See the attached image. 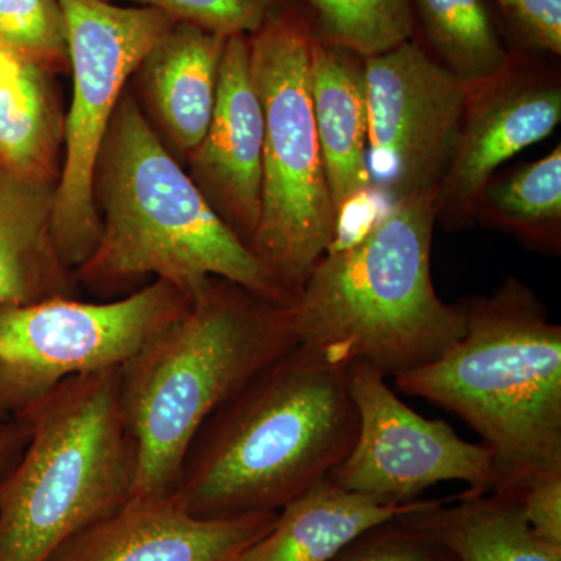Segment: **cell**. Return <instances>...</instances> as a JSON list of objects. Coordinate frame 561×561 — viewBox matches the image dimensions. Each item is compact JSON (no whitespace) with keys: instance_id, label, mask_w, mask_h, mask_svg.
<instances>
[{"instance_id":"1","label":"cell","mask_w":561,"mask_h":561,"mask_svg":"<svg viewBox=\"0 0 561 561\" xmlns=\"http://www.w3.org/2000/svg\"><path fill=\"white\" fill-rule=\"evenodd\" d=\"M357 431L345 365L294 346L202 424L172 496L202 519L279 512L331 474Z\"/></svg>"},{"instance_id":"2","label":"cell","mask_w":561,"mask_h":561,"mask_svg":"<svg viewBox=\"0 0 561 561\" xmlns=\"http://www.w3.org/2000/svg\"><path fill=\"white\" fill-rule=\"evenodd\" d=\"M437 192L390 209L356 241L332 245L287 306L297 345L332 364L364 360L398 378L437 360L467 328L431 273Z\"/></svg>"},{"instance_id":"3","label":"cell","mask_w":561,"mask_h":561,"mask_svg":"<svg viewBox=\"0 0 561 561\" xmlns=\"http://www.w3.org/2000/svg\"><path fill=\"white\" fill-rule=\"evenodd\" d=\"M101 239L76 273L90 286L154 275L194 297L209 278L279 306L286 294L176 164L138 103L122 95L98 169Z\"/></svg>"},{"instance_id":"4","label":"cell","mask_w":561,"mask_h":561,"mask_svg":"<svg viewBox=\"0 0 561 561\" xmlns=\"http://www.w3.org/2000/svg\"><path fill=\"white\" fill-rule=\"evenodd\" d=\"M297 346L287 306L209 278L186 311L121 365V401L138 446L135 496L175 490L202 424Z\"/></svg>"},{"instance_id":"5","label":"cell","mask_w":561,"mask_h":561,"mask_svg":"<svg viewBox=\"0 0 561 561\" xmlns=\"http://www.w3.org/2000/svg\"><path fill=\"white\" fill-rule=\"evenodd\" d=\"M465 313L459 341L394 386L467 421L493 456V491H519L540 472L561 470V328L513 278Z\"/></svg>"},{"instance_id":"6","label":"cell","mask_w":561,"mask_h":561,"mask_svg":"<svg viewBox=\"0 0 561 561\" xmlns=\"http://www.w3.org/2000/svg\"><path fill=\"white\" fill-rule=\"evenodd\" d=\"M24 415L31 442L0 486V561H44L135 496L121 367L72 376Z\"/></svg>"},{"instance_id":"7","label":"cell","mask_w":561,"mask_h":561,"mask_svg":"<svg viewBox=\"0 0 561 561\" xmlns=\"http://www.w3.org/2000/svg\"><path fill=\"white\" fill-rule=\"evenodd\" d=\"M312 38V21L294 9L280 10L250 36L264 146L260 220L249 247L291 301L335 245L342 221L313 119Z\"/></svg>"},{"instance_id":"8","label":"cell","mask_w":561,"mask_h":561,"mask_svg":"<svg viewBox=\"0 0 561 561\" xmlns=\"http://www.w3.org/2000/svg\"><path fill=\"white\" fill-rule=\"evenodd\" d=\"M72 68L66 158L51 203L50 232L62 264L77 271L101 239L94 181L99 154L124 88L151 47L175 24L150 7L58 0Z\"/></svg>"},{"instance_id":"9","label":"cell","mask_w":561,"mask_h":561,"mask_svg":"<svg viewBox=\"0 0 561 561\" xmlns=\"http://www.w3.org/2000/svg\"><path fill=\"white\" fill-rule=\"evenodd\" d=\"M190 302L154 279L124 300L0 306V419L24 415L72 376L121 367Z\"/></svg>"},{"instance_id":"10","label":"cell","mask_w":561,"mask_h":561,"mask_svg":"<svg viewBox=\"0 0 561 561\" xmlns=\"http://www.w3.org/2000/svg\"><path fill=\"white\" fill-rule=\"evenodd\" d=\"M371 187L390 205L438 192L471 88L416 41L364 58Z\"/></svg>"},{"instance_id":"11","label":"cell","mask_w":561,"mask_h":561,"mask_svg":"<svg viewBox=\"0 0 561 561\" xmlns=\"http://www.w3.org/2000/svg\"><path fill=\"white\" fill-rule=\"evenodd\" d=\"M359 415L353 448L328 478L342 489L405 504L438 482L460 481L471 493L497 485L485 445L460 438L448 423L427 420L402 402L378 368L364 360L345 365Z\"/></svg>"},{"instance_id":"12","label":"cell","mask_w":561,"mask_h":561,"mask_svg":"<svg viewBox=\"0 0 561 561\" xmlns=\"http://www.w3.org/2000/svg\"><path fill=\"white\" fill-rule=\"evenodd\" d=\"M561 121L556 77L513 61L496 80L471 88L456 153L437 192V217L476 216L494 172L519 151L548 138Z\"/></svg>"},{"instance_id":"13","label":"cell","mask_w":561,"mask_h":561,"mask_svg":"<svg viewBox=\"0 0 561 561\" xmlns=\"http://www.w3.org/2000/svg\"><path fill=\"white\" fill-rule=\"evenodd\" d=\"M276 518L278 512L202 519L184 512L172 494L133 496L44 561H239Z\"/></svg>"},{"instance_id":"14","label":"cell","mask_w":561,"mask_h":561,"mask_svg":"<svg viewBox=\"0 0 561 561\" xmlns=\"http://www.w3.org/2000/svg\"><path fill=\"white\" fill-rule=\"evenodd\" d=\"M262 146L264 119L251 77L250 36H230L221 51L208 130L191 161L195 184L247 247L260 220Z\"/></svg>"},{"instance_id":"15","label":"cell","mask_w":561,"mask_h":561,"mask_svg":"<svg viewBox=\"0 0 561 561\" xmlns=\"http://www.w3.org/2000/svg\"><path fill=\"white\" fill-rule=\"evenodd\" d=\"M311 98L317 136L339 217L370 194L364 58L313 35Z\"/></svg>"},{"instance_id":"16","label":"cell","mask_w":561,"mask_h":561,"mask_svg":"<svg viewBox=\"0 0 561 561\" xmlns=\"http://www.w3.org/2000/svg\"><path fill=\"white\" fill-rule=\"evenodd\" d=\"M430 502L386 504L324 478L284 505L271 531L239 561H332L365 531L420 511Z\"/></svg>"},{"instance_id":"17","label":"cell","mask_w":561,"mask_h":561,"mask_svg":"<svg viewBox=\"0 0 561 561\" xmlns=\"http://www.w3.org/2000/svg\"><path fill=\"white\" fill-rule=\"evenodd\" d=\"M225 36L175 22L136 72L162 130L183 151H194L208 130Z\"/></svg>"},{"instance_id":"18","label":"cell","mask_w":561,"mask_h":561,"mask_svg":"<svg viewBox=\"0 0 561 561\" xmlns=\"http://www.w3.org/2000/svg\"><path fill=\"white\" fill-rule=\"evenodd\" d=\"M400 519L456 561H561V548L531 529L516 491L467 490Z\"/></svg>"},{"instance_id":"19","label":"cell","mask_w":561,"mask_h":561,"mask_svg":"<svg viewBox=\"0 0 561 561\" xmlns=\"http://www.w3.org/2000/svg\"><path fill=\"white\" fill-rule=\"evenodd\" d=\"M55 186L0 168V306L73 298L72 272L51 241Z\"/></svg>"},{"instance_id":"20","label":"cell","mask_w":561,"mask_h":561,"mask_svg":"<svg viewBox=\"0 0 561 561\" xmlns=\"http://www.w3.org/2000/svg\"><path fill=\"white\" fill-rule=\"evenodd\" d=\"M409 2L415 31L427 44L424 50L468 87H482L511 69L515 57L502 41L489 0Z\"/></svg>"},{"instance_id":"21","label":"cell","mask_w":561,"mask_h":561,"mask_svg":"<svg viewBox=\"0 0 561 561\" xmlns=\"http://www.w3.org/2000/svg\"><path fill=\"white\" fill-rule=\"evenodd\" d=\"M60 144L46 68L22 61L20 73L0 87V168L22 179L51 181Z\"/></svg>"},{"instance_id":"22","label":"cell","mask_w":561,"mask_h":561,"mask_svg":"<svg viewBox=\"0 0 561 561\" xmlns=\"http://www.w3.org/2000/svg\"><path fill=\"white\" fill-rule=\"evenodd\" d=\"M476 214L531 245L556 249L561 224L560 146L512 175L490 181Z\"/></svg>"},{"instance_id":"23","label":"cell","mask_w":561,"mask_h":561,"mask_svg":"<svg viewBox=\"0 0 561 561\" xmlns=\"http://www.w3.org/2000/svg\"><path fill=\"white\" fill-rule=\"evenodd\" d=\"M313 13V35L373 57L413 38L409 0H306Z\"/></svg>"},{"instance_id":"24","label":"cell","mask_w":561,"mask_h":561,"mask_svg":"<svg viewBox=\"0 0 561 561\" xmlns=\"http://www.w3.org/2000/svg\"><path fill=\"white\" fill-rule=\"evenodd\" d=\"M0 51L43 68L68 60L58 0H0Z\"/></svg>"},{"instance_id":"25","label":"cell","mask_w":561,"mask_h":561,"mask_svg":"<svg viewBox=\"0 0 561 561\" xmlns=\"http://www.w3.org/2000/svg\"><path fill=\"white\" fill-rule=\"evenodd\" d=\"M114 2V0H110ZM150 7L175 22L197 25L203 31L230 38L260 32L279 13L280 0H128Z\"/></svg>"},{"instance_id":"26","label":"cell","mask_w":561,"mask_h":561,"mask_svg":"<svg viewBox=\"0 0 561 561\" xmlns=\"http://www.w3.org/2000/svg\"><path fill=\"white\" fill-rule=\"evenodd\" d=\"M332 561H456L400 518L365 531Z\"/></svg>"},{"instance_id":"27","label":"cell","mask_w":561,"mask_h":561,"mask_svg":"<svg viewBox=\"0 0 561 561\" xmlns=\"http://www.w3.org/2000/svg\"><path fill=\"white\" fill-rule=\"evenodd\" d=\"M527 49L561 54V0H493Z\"/></svg>"},{"instance_id":"28","label":"cell","mask_w":561,"mask_h":561,"mask_svg":"<svg viewBox=\"0 0 561 561\" xmlns=\"http://www.w3.org/2000/svg\"><path fill=\"white\" fill-rule=\"evenodd\" d=\"M516 493L535 534L561 548V470L540 472Z\"/></svg>"},{"instance_id":"29","label":"cell","mask_w":561,"mask_h":561,"mask_svg":"<svg viewBox=\"0 0 561 561\" xmlns=\"http://www.w3.org/2000/svg\"><path fill=\"white\" fill-rule=\"evenodd\" d=\"M31 435L32 421L27 415L0 419V486L21 460Z\"/></svg>"},{"instance_id":"30","label":"cell","mask_w":561,"mask_h":561,"mask_svg":"<svg viewBox=\"0 0 561 561\" xmlns=\"http://www.w3.org/2000/svg\"><path fill=\"white\" fill-rule=\"evenodd\" d=\"M21 62V60L11 57L5 51H0V87L16 79L18 73H20Z\"/></svg>"}]
</instances>
